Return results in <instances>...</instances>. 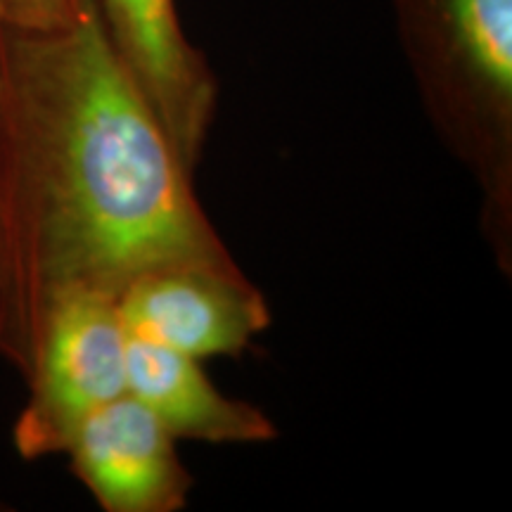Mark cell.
<instances>
[{"label":"cell","instance_id":"6da1fadb","mask_svg":"<svg viewBox=\"0 0 512 512\" xmlns=\"http://www.w3.org/2000/svg\"><path fill=\"white\" fill-rule=\"evenodd\" d=\"M233 266L192 171L88 0L0 29V356L27 375L48 311L171 266Z\"/></svg>","mask_w":512,"mask_h":512},{"label":"cell","instance_id":"7a4b0ae2","mask_svg":"<svg viewBox=\"0 0 512 512\" xmlns=\"http://www.w3.org/2000/svg\"><path fill=\"white\" fill-rule=\"evenodd\" d=\"M427 105L465 138L512 128V0H394Z\"/></svg>","mask_w":512,"mask_h":512},{"label":"cell","instance_id":"3957f363","mask_svg":"<svg viewBox=\"0 0 512 512\" xmlns=\"http://www.w3.org/2000/svg\"><path fill=\"white\" fill-rule=\"evenodd\" d=\"M128 332L117 299L95 292L62 297L43 320L24 375L29 399L12 427L24 460L67 453L95 411L124 396Z\"/></svg>","mask_w":512,"mask_h":512},{"label":"cell","instance_id":"277c9868","mask_svg":"<svg viewBox=\"0 0 512 512\" xmlns=\"http://www.w3.org/2000/svg\"><path fill=\"white\" fill-rule=\"evenodd\" d=\"M128 337L197 361L240 356L271 325L264 294L233 266H171L133 280L117 297Z\"/></svg>","mask_w":512,"mask_h":512},{"label":"cell","instance_id":"5b68a950","mask_svg":"<svg viewBox=\"0 0 512 512\" xmlns=\"http://www.w3.org/2000/svg\"><path fill=\"white\" fill-rule=\"evenodd\" d=\"M112 48L195 174L219 105V83L190 43L176 0H95Z\"/></svg>","mask_w":512,"mask_h":512},{"label":"cell","instance_id":"8992f818","mask_svg":"<svg viewBox=\"0 0 512 512\" xmlns=\"http://www.w3.org/2000/svg\"><path fill=\"white\" fill-rule=\"evenodd\" d=\"M67 456L105 512H178L195 484L171 432L128 392L83 422Z\"/></svg>","mask_w":512,"mask_h":512},{"label":"cell","instance_id":"52a82bcc","mask_svg":"<svg viewBox=\"0 0 512 512\" xmlns=\"http://www.w3.org/2000/svg\"><path fill=\"white\" fill-rule=\"evenodd\" d=\"M126 389L171 437L204 444H266L278 430L252 403L230 399L209 380L202 361L128 337Z\"/></svg>","mask_w":512,"mask_h":512},{"label":"cell","instance_id":"ba28073f","mask_svg":"<svg viewBox=\"0 0 512 512\" xmlns=\"http://www.w3.org/2000/svg\"><path fill=\"white\" fill-rule=\"evenodd\" d=\"M88 0H0L3 27L46 31L74 22Z\"/></svg>","mask_w":512,"mask_h":512},{"label":"cell","instance_id":"9c48e42d","mask_svg":"<svg viewBox=\"0 0 512 512\" xmlns=\"http://www.w3.org/2000/svg\"><path fill=\"white\" fill-rule=\"evenodd\" d=\"M0 29H3V19H0Z\"/></svg>","mask_w":512,"mask_h":512}]
</instances>
